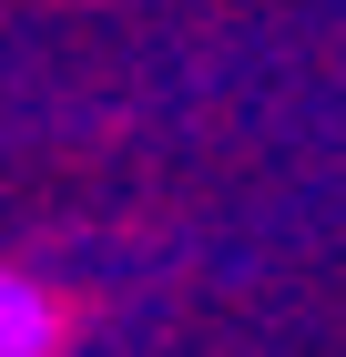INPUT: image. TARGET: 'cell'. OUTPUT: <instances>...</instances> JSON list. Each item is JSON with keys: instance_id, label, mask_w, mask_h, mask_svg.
<instances>
[{"instance_id": "1", "label": "cell", "mask_w": 346, "mask_h": 357, "mask_svg": "<svg viewBox=\"0 0 346 357\" xmlns=\"http://www.w3.org/2000/svg\"><path fill=\"white\" fill-rule=\"evenodd\" d=\"M72 327L81 317L41 286V275H0V357H61Z\"/></svg>"}]
</instances>
